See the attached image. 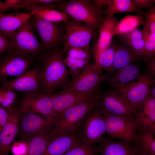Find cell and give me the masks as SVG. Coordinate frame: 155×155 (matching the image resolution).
<instances>
[{
    "label": "cell",
    "instance_id": "2e32d148",
    "mask_svg": "<svg viewBox=\"0 0 155 155\" xmlns=\"http://www.w3.org/2000/svg\"><path fill=\"white\" fill-rule=\"evenodd\" d=\"M153 76L148 73L141 75L139 79L127 90L124 95L136 111L149 96L150 88L154 83Z\"/></svg>",
    "mask_w": 155,
    "mask_h": 155
},
{
    "label": "cell",
    "instance_id": "e0dca14e",
    "mask_svg": "<svg viewBox=\"0 0 155 155\" xmlns=\"http://www.w3.org/2000/svg\"><path fill=\"white\" fill-rule=\"evenodd\" d=\"M22 112L18 107L11 112L9 119L0 132V155H8L19 130Z\"/></svg>",
    "mask_w": 155,
    "mask_h": 155
},
{
    "label": "cell",
    "instance_id": "ee69618b",
    "mask_svg": "<svg viewBox=\"0 0 155 155\" xmlns=\"http://www.w3.org/2000/svg\"><path fill=\"white\" fill-rule=\"evenodd\" d=\"M112 1V0H95L93 2L98 8L101 9L102 7L109 5Z\"/></svg>",
    "mask_w": 155,
    "mask_h": 155
},
{
    "label": "cell",
    "instance_id": "60d3db41",
    "mask_svg": "<svg viewBox=\"0 0 155 155\" xmlns=\"http://www.w3.org/2000/svg\"><path fill=\"white\" fill-rule=\"evenodd\" d=\"M135 6L138 9H152L155 7V0H132Z\"/></svg>",
    "mask_w": 155,
    "mask_h": 155
},
{
    "label": "cell",
    "instance_id": "52a82bcc",
    "mask_svg": "<svg viewBox=\"0 0 155 155\" xmlns=\"http://www.w3.org/2000/svg\"><path fill=\"white\" fill-rule=\"evenodd\" d=\"M78 133L83 143L88 146L94 147L102 141L106 133L105 124L98 106L85 117Z\"/></svg>",
    "mask_w": 155,
    "mask_h": 155
},
{
    "label": "cell",
    "instance_id": "83f0119b",
    "mask_svg": "<svg viewBox=\"0 0 155 155\" xmlns=\"http://www.w3.org/2000/svg\"><path fill=\"white\" fill-rule=\"evenodd\" d=\"M102 12L106 18L122 13H134L142 15L144 13L142 9L135 6L132 0H112L111 4Z\"/></svg>",
    "mask_w": 155,
    "mask_h": 155
},
{
    "label": "cell",
    "instance_id": "7c38bea8",
    "mask_svg": "<svg viewBox=\"0 0 155 155\" xmlns=\"http://www.w3.org/2000/svg\"><path fill=\"white\" fill-rule=\"evenodd\" d=\"M5 88L20 92L22 94L29 95L40 92L41 73L38 62L26 73L11 80H7L1 84Z\"/></svg>",
    "mask_w": 155,
    "mask_h": 155
},
{
    "label": "cell",
    "instance_id": "d4e9b609",
    "mask_svg": "<svg viewBox=\"0 0 155 155\" xmlns=\"http://www.w3.org/2000/svg\"><path fill=\"white\" fill-rule=\"evenodd\" d=\"M137 132L135 153L138 155H155V133L138 127Z\"/></svg>",
    "mask_w": 155,
    "mask_h": 155
},
{
    "label": "cell",
    "instance_id": "b9f144b4",
    "mask_svg": "<svg viewBox=\"0 0 155 155\" xmlns=\"http://www.w3.org/2000/svg\"><path fill=\"white\" fill-rule=\"evenodd\" d=\"M10 113L0 104V132L8 122Z\"/></svg>",
    "mask_w": 155,
    "mask_h": 155
},
{
    "label": "cell",
    "instance_id": "4fadbf2b",
    "mask_svg": "<svg viewBox=\"0 0 155 155\" xmlns=\"http://www.w3.org/2000/svg\"><path fill=\"white\" fill-rule=\"evenodd\" d=\"M30 20L46 50L59 46L63 42L65 30L61 26L33 15Z\"/></svg>",
    "mask_w": 155,
    "mask_h": 155
},
{
    "label": "cell",
    "instance_id": "6da1fadb",
    "mask_svg": "<svg viewBox=\"0 0 155 155\" xmlns=\"http://www.w3.org/2000/svg\"><path fill=\"white\" fill-rule=\"evenodd\" d=\"M63 54L59 46L46 50L38 61L40 69V92L52 94L67 86L69 73L63 61Z\"/></svg>",
    "mask_w": 155,
    "mask_h": 155
},
{
    "label": "cell",
    "instance_id": "5b68a950",
    "mask_svg": "<svg viewBox=\"0 0 155 155\" xmlns=\"http://www.w3.org/2000/svg\"><path fill=\"white\" fill-rule=\"evenodd\" d=\"M64 23L63 54L73 47L89 51L90 43L96 36V30L81 22L71 20Z\"/></svg>",
    "mask_w": 155,
    "mask_h": 155
},
{
    "label": "cell",
    "instance_id": "c3c4849f",
    "mask_svg": "<svg viewBox=\"0 0 155 155\" xmlns=\"http://www.w3.org/2000/svg\"><path fill=\"white\" fill-rule=\"evenodd\" d=\"M133 155H137V154H136V153L135 152L134 153V154H133Z\"/></svg>",
    "mask_w": 155,
    "mask_h": 155
},
{
    "label": "cell",
    "instance_id": "4316f807",
    "mask_svg": "<svg viewBox=\"0 0 155 155\" xmlns=\"http://www.w3.org/2000/svg\"><path fill=\"white\" fill-rule=\"evenodd\" d=\"M51 140V133L32 136L25 141L26 147L25 155H42Z\"/></svg>",
    "mask_w": 155,
    "mask_h": 155
},
{
    "label": "cell",
    "instance_id": "f6af8a7d",
    "mask_svg": "<svg viewBox=\"0 0 155 155\" xmlns=\"http://www.w3.org/2000/svg\"><path fill=\"white\" fill-rule=\"evenodd\" d=\"M6 89L0 84V104L3 100L6 93Z\"/></svg>",
    "mask_w": 155,
    "mask_h": 155
},
{
    "label": "cell",
    "instance_id": "3957f363",
    "mask_svg": "<svg viewBox=\"0 0 155 155\" xmlns=\"http://www.w3.org/2000/svg\"><path fill=\"white\" fill-rule=\"evenodd\" d=\"M100 99L99 96L63 111L59 115L55 127L51 133V137L78 133L84 118L98 106Z\"/></svg>",
    "mask_w": 155,
    "mask_h": 155
},
{
    "label": "cell",
    "instance_id": "836d02e7",
    "mask_svg": "<svg viewBox=\"0 0 155 155\" xmlns=\"http://www.w3.org/2000/svg\"><path fill=\"white\" fill-rule=\"evenodd\" d=\"M99 153L98 146L90 147L82 142L63 155H95Z\"/></svg>",
    "mask_w": 155,
    "mask_h": 155
},
{
    "label": "cell",
    "instance_id": "7dc6e473",
    "mask_svg": "<svg viewBox=\"0 0 155 155\" xmlns=\"http://www.w3.org/2000/svg\"><path fill=\"white\" fill-rule=\"evenodd\" d=\"M3 5V3L0 0V13H1V11Z\"/></svg>",
    "mask_w": 155,
    "mask_h": 155
},
{
    "label": "cell",
    "instance_id": "7bdbcfd3",
    "mask_svg": "<svg viewBox=\"0 0 155 155\" xmlns=\"http://www.w3.org/2000/svg\"><path fill=\"white\" fill-rule=\"evenodd\" d=\"M147 63V67L149 72L148 73L152 76L155 75V56L145 59Z\"/></svg>",
    "mask_w": 155,
    "mask_h": 155
},
{
    "label": "cell",
    "instance_id": "74e56055",
    "mask_svg": "<svg viewBox=\"0 0 155 155\" xmlns=\"http://www.w3.org/2000/svg\"><path fill=\"white\" fill-rule=\"evenodd\" d=\"M118 35L119 39L123 43L137 39H144L142 31L138 28L125 34Z\"/></svg>",
    "mask_w": 155,
    "mask_h": 155
},
{
    "label": "cell",
    "instance_id": "ac0fdd59",
    "mask_svg": "<svg viewBox=\"0 0 155 155\" xmlns=\"http://www.w3.org/2000/svg\"><path fill=\"white\" fill-rule=\"evenodd\" d=\"M141 75L138 66L131 63L119 70L116 75L110 80V84L113 90L124 94Z\"/></svg>",
    "mask_w": 155,
    "mask_h": 155
},
{
    "label": "cell",
    "instance_id": "681fc988",
    "mask_svg": "<svg viewBox=\"0 0 155 155\" xmlns=\"http://www.w3.org/2000/svg\"><path fill=\"white\" fill-rule=\"evenodd\" d=\"M98 154H96L95 155H98Z\"/></svg>",
    "mask_w": 155,
    "mask_h": 155
},
{
    "label": "cell",
    "instance_id": "277c9868",
    "mask_svg": "<svg viewBox=\"0 0 155 155\" xmlns=\"http://www.w3.org/2000/svg\"><path fill=\"white\" fill-rule=\"evenodd\" d=\"M38 59L21 52L15 49L0 55V84L10 76L23 75L35 66Z\"/></svg>",
    "mask_w": 155,
    "mask_h": 155
},
{
    "label": "cell",
    "instance_id": "f35d334b",
    "mask_svg": "<svg viewBox=\"0 0 155 155\" xmlns=\"http://www.w3.org/2000/svg\"><path fill=\"white\" fill-rule=\"evenodd\" d=\"M13 49L14 47L11 40L0 31V55Z\"/></svg>",
    "mask_w": 155,
    "mask_h": 155
},
{
    "label": "cell",
    "instance_id": "5bb4252c",
    "mask_svg": "<svg viewBox=\"0 0 155 155\" xmlns=\"http://www.w3.org/2000/svg\"><path fill=\"white\" fill-rule=\"evenodd\" d=\"M98 107L102 115L134 117L136 113L125 95L113 90L101 98Z\"/></svg>",
    "mask_w": 155,
    "mask_h": 155
},
{
    "label": "cell",
    "instance_id": "1f68e13d",
    "mask_svg": "<svg viewBox=\"0 0 155 155\" xmlns=\"http://www.w3.org/2000/svg\"><path fill=\"white\" fill-rule=\"evenodd\" d=\"M143 15L146 17L142 30L144 36L151 33L155 36V7L147 10Z\"/></svg>",
    "mask_w": 155,
    "mask_h": 155
},
{
    "label": "cell",
    "instance_id": "f1b7e54d",
    "mask_svg": "<svg viewBox=\"0 0 155 155\" xmlns=\"http://www.w3.org/2000/svg\"><path fill=\"white\" fill-rule=\"evenodd\" d=\"M144 20L142 15L126 16L116 24L114 30V35L124 34L137 28L143 25Z\"/></svg>",
    "mask_w": 155,
    "mask_h": 155
},
{
    "label": "cell",
    "instance_id": "d590c367",
    "mask_svg": "<svg viewBox=\"0 0 155 155\" xmlns=\"http://www.w3.org/2000/svg\"><path fill=\"white\" fill-rule=\"evenodd\" d=\"M143 57L145 59L155 56V36L150 34L147 39H144Z\"/></svg>",
    "mask_w": 155,
    "mask_h": 155
},
{
    "label": "cell",
    "instance_id": "bcb514c9",
    "mask_svg": "<svg viewBox=\"0 0 155 155\" xmlns=\"http://www.w3.org/2000/svg\"><path fill=\"white\" fill-rule=\"evenodd\" d=\"M151 86L149 95L152 97L155 98V88L153 84Z\"/></svg>",
    "mask_w": 155,
    "mask_h": 155
},
{
    "label": "cell",
    "instance_id": "484cf974",
    "mask_svg": "<svg viewBox=\"0 0 155 155\" xmlns=\"http://www.w3.org/2000/svg\"><path fill=\"white\" fill-rule=\"evenodd\" d=\"M116 50L111 71L119 70L140 58L126 44L115 43Z\"/></svg>",
    "mask_w": 155,
    "mask_h": 155
},
{
    "label": "cell",
    "instance_id": "4dcf8cb0",
    "mask_svg": "<svg viewBox=\"0 0 155 155\" xmlns=\"http://www.w3.org/2000/svg\"><path fill=\"white\" fill-rule=\"evenodd\" d=\"M64 62L69 69V73L72 78L81 73L89 64V62L83 60L73 58L67 56L63 58Z\"/></svg>",
    "mask_w": 155,
    "mask_h": 155
},
{
    "label": "cell",
    "instance_id": "7402d4cb",
    "mask_svg": "<svg viewBox=\"0 0 155 155\" xmlns=\"http://www.w3.org/2000/svg\"><path fill=\"white\" fill-rule=\"evenodd\" d=\"M33 16L30 12L0 13V31L11 40L15 32Z\"/></svg>",
    "mask_w": 155,
    "mask_h": 155
},
{
    "label": "cell",
    "instance_id": "30bf717a",
    "mask_svg": "<svg viewBox=\"0 0 155 155\" xmlns=\"http://www.w3.org/2000/svg\"><path fill=\"white\" fill-rule=\"evenodd\" d=\"M57 119L35 113H22L19 130L22 138L25 141L36 135L51 133Z\"/></svg>",
    "mask_w": 155,
    "mask_h": 155
},
{
    "label": "cell",
    "instance_id": "f546056e",
    "mask_svg": "<svg viewBox=\"0 0 155 155\" xmlns=\"http://www.w3.org/2000/svg\"><path fill=\"white\" fill-rule=\"evenodd\" d=\"M115 43H111L109 46L100 54L97 66L111 71L116 50Z\"/></svg>",
    "mask_w": 155,
    "mask_h": 155
},
{
    "label": "cell",
    "instance_id": "9a60e30c",
    "mask_svg": "<svg viewBox=\"0 0 155 155\" xmlns=\"http://www.w3.org/2000/svg\"><path fill=\"white\" fill-rule=\"evenodd\" d=\"M51 94L53 108L59 116L69 108L99 96V92H81L63 90Z\"/></svg>",
    "mask_w": 155,
    "mask_h": 155
},
{
    "label": "cell",
    "instance_id": "603a6c76",
    "mask_svg": "<svg viewBox=\"0 0 155 155\" xmlns=\"http://www.w3.org/2000/svg\"><path fill=\"white\" fill-rule=\"evenodd\" d=\"M100 155H133L134 146L128 142L104 137L98 146Z\"/></svg>",
    "mask_w": 155,
    "mask_h": 155
},
{
    "label": "cell",
    "instance_id": "ffe728a7",
    "mask_svg": "<svg viewBox=\"0 0 155 155\" xmlns=\"http://www.w3.org/2000/svg\"><path fill=\"white\" fill-rule=\"evenodd\" d=\"M134 118L138 127L155 133V98L149 95L136 111Z\"/></svg>",
    "mask_w": 155,
    "mask_h": 155
},
{
    "label": "cell",
    "instance_id": "d6a6232c",
    "mask_svg": "<svg viewBox=\"0 0 155 155\" xmlns=\"http://www.w3.org/2000/svg\"><path fill=\"white\" fill-rule=\"evenodd\" d=\"M6 89V91L5 97L1 105L11 112L17 107L16 105L18 103L19 98L17 92Z\"/></svg>",
    "mask_w": 155,
    "mask_h": 155
},
{
    "label": "cell",
    "instance_id": "44dd1931",
    "mask_svg": "<svg viewBox=\"0 0 155 155\" xmlns=\"http://www.w3.org/2000/svg\"><path fill=\"white\" fill-rule=\"evenodd\" d=\"M82 142L78 133L51 138L42 155H63Z\"/></svg>",
    "mask_w": 155,
    "mask_h": 155
},
{
    "label": "cell",
    "instance_id": "ab89813d",
    "mask_svg": "<svg viewBox=\"0 0 155 155\" xmlns=\"http://www.w3.org/2000/svg\"><path fill=\"white\" fill-rule=\"evenodd\" d=\"M22 0H6L3 2L1 13L16 8H21Z\"/></svg>",
    "mask_w": 155,
    "mask_h": 155
},
{
    "label": "cell",
    "instance_id": "d6986e66",
    "mask_svg": "<svg viewBox=\"0 0 155 155\" xmlns=\"http://www.w3.org/2000/svg\"><path fill=\"white\" fill-rule=\"evenodd\" d=\"M119 21L117 18L112 16L106 17L99 30V37L94 46L93 49L95 64L98 65L99 57L100 53L106 49L112 42L115 35L114 28Z\"/></svg>",
    "mask_w": 155,
    "mask_h": 155
},
{
    "label": "cell",
    "instance_id": "7a4b0ae2",
    "mask_svg": "<svg viewBox=\"0 0 155 155\" xmlns=\"http://www.w3.org/2000/svg\"><path fill=\"white\" fill-rule=\"evenodd\" d=\"M51 9L63 12L74 20L84 23L95 30L99 29L104 21L102 11L89 0H63L44 4Z\"/></svg>",
    "mask_w": 155,
    "mask_h": 155
},
{
    "label": "cell",
    "instance_id": "8992f818",
    "mask_svg": "<svg viewBox=\"0 0 155 155\" xmlns=\"http://www.w3.org/2000/svg\"><path fill=\"white\" fill-rule=\"evenodd\" d=\"M106 132L113 139H117L134 145L137 141L138 126L134 116L102 115Z\"/></svg>",
    "mask_w": 155,
    "mask_h": 155
},
{
    "label": "cell",
    "instance_id": "8d00e7d4",
    "mask_svg": "<svg viewBox=\"0 0 155 155\" xmlns=\"http://www.w3.org/2000/svg\"><path fill=\"white\" fill-rule=\"evenodd\" d=\"M124 43L128 46L140 58L143 57L145 44L144 39L133 40Z\"/></svg>",
    "mask_w": 155,
    "mask_h": 155
},
{
    "label": "cell",
    "instance_id": "8fae6325",
    "mask_svg": "<svg viewBox=\"0 0 155 155\" xmlns=\"http://www.w3.org/2000/svg\"><path fill=\"white\" fill-rule=\"evenodd\" d=\"M18 104V106L22 113H35L58 119L59 117L53 108L51 94L40 92L22 94Z\"/></svg>",
    "mask_w": 155,
    "mask_h": 155
},
{
    "label": "cell",
    "instance_id": "cb8c5ba5",
    "mask_svg": "<svg viewBox=\"0 0 155 155\" xmlns=\"http://www.w3.org/2000/svg\"><path fill=\"white\" fill-rule=\"evenodd\" d=\"M25 9L33 16L56 23L61 22H66L71 19L65 13L50 8L44 4H34L27 6Z\"/></svg>",
    "mask_w": 155,
    "mask_h": 155
},
{
    "label": "cell",
    "instance_id": "ba28073f",
    "mask_svg": "<svg viewBox=\"0 0 155 155\" xmlns=\"http://www.w3.org/2000/svg\"><path fill=\"white\" fill-rule=\"evenodd\" d=\"M14 49L38 59L46 50L39 40L30 18L18 28L11 38Z\"/></svg>",
    "mask_w": 155,
    "mask_h": 155
},
{
    "label": "cell",
    "instance_id": "9c48e42d",
    "mask_svg": "<svg viewBox=\"0 0 155 155\" xmlns=\"http://www.w3.org/2000/svg\"><path fill=\"white\" fill-rule=\"evenodd\" d=\"M106 76L101 69L95 64H89L77 76L72 78L68 85L63 90L81 92H98L101 84Z\"/></svg>",
    "mask_w": 155,
    "mask_h": 155
},
{
    "label": "cell",
    "instance_id": "e575fe53",
    "mask_svg": "<svg viewBox=\"0 0 155 155\" xmlns=\"http://www.w3.org/2000/svg\"><path fill=\"white\" fill-rule=\"evenodd\" d=\"M67 52V56L77 59L83 60L89 62L90 55L89 51L78 47L70 48Z\"/></svg>",
    "mask_w": 155,
    "mask_h": 155
}]
</instances>
